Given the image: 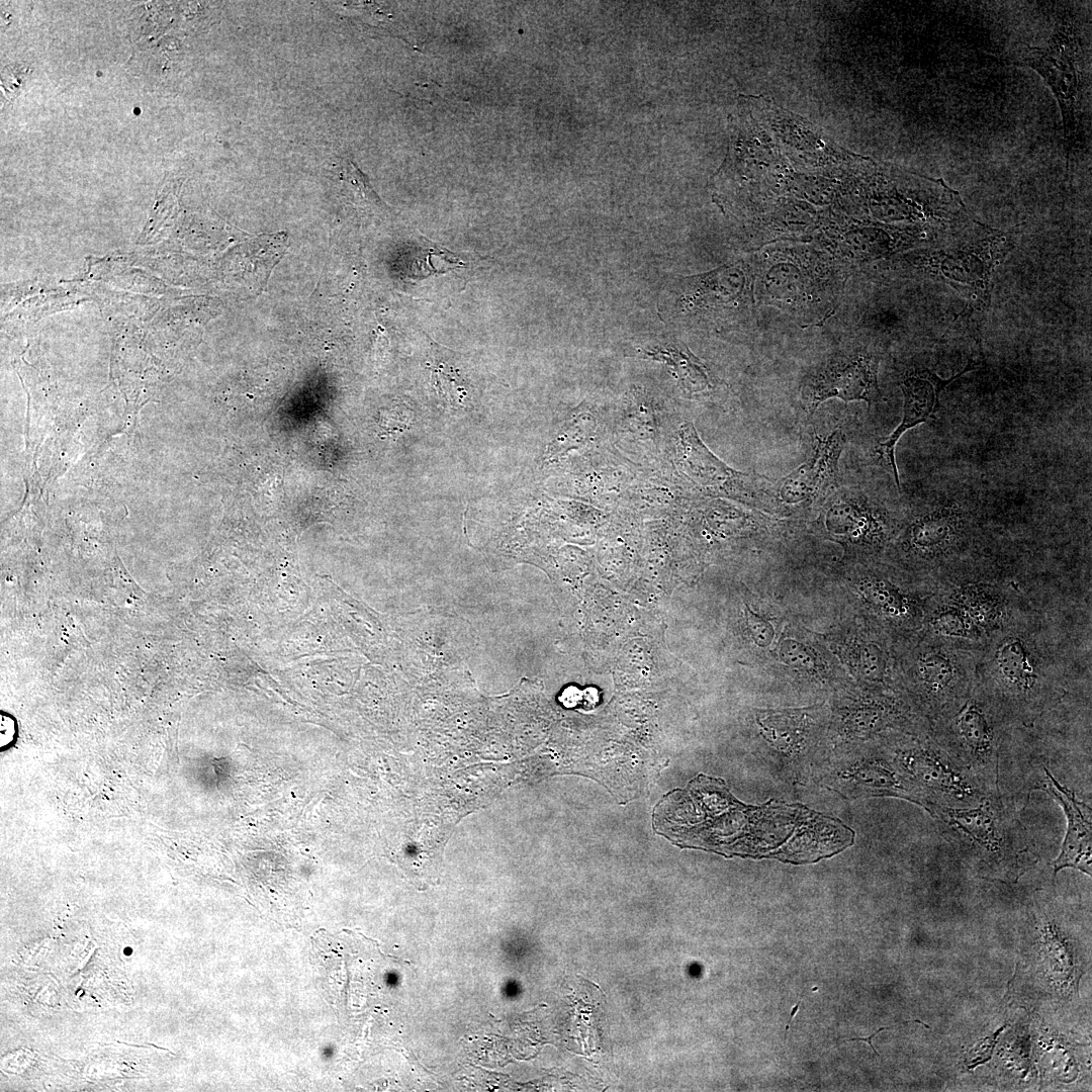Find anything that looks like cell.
<instances>
[{
    "instance_id": "d6986e66",
    "label": "cell",
    "mask_w": 1092,
    "mask_h": 1092,
    "mask_svg": "<svg viewBox=\"0 0 1092 1092\" xmlns=\"http://www.w3.org/2000/svg\"><path fill=\"white\" fill-rule=\"evenodd\" d=\"M858 668L863 677L873 682L884 679L886 660L883 651L875 644L867 643L858 651Z\"/></svg>"
},
{
    "instance_id": "8992f818",
    "label": "cell",
    "mask_w": 1092,
    "mask_h": 1092,
    "mask_svg": "<svg viewBox=\"0 0 1092 1092\" xmlns=\"http://www.w3.org/2000/svg\"><path fill=\"white\" fill-rule=\"evenodd\" d=\"M813 781L846 800L893 797L923 807L883 738L830 753Z\"/></svg>"
},
{
    "instance_id": "e0dca14e",
    "label": "cell",
    "mask_w": 1092,
    "mask_h": 1092,
    "mask_svg": "<svg viewBox=\"0 0 1092 1092\" xmlns=\"http://www.w3.org/2000/svg\"><path fill=\"white\" fill-rule=\"evenodd\" d=\"M597 427L598 422L590 408L585 405L579 406L562 427L556 439L559 446L553 451L562 453L568 449L578 448L588 442L590 443L597 434Z\"/></svg>"
},
{
    "instance_id": "4fadbf2b",
    "label": "cell",
    "mask_w": 1092,
    "mask_h": 1092,
    "mask_svg": "<svg viewBox=\"0 0 1092 1092\" xmlns=\"http://www.w3.org/2000/svg\"><path fill=\"white\" fill-rule=\"evenodd\" d=\"M1038 788L1050 794L1063 808L1067 819L1066 835L1058 857L1054 860L1055 875L1072 868L1091 875L1092 825L1091 809L1073 791L1061 785L1044 767V780Z\"/></svg>"
},
{
    "instance_id": "7a4b0ae2",
    "label": "cell",
    "mask_w": 1092,
    "mask_h": 1092,
    "mask_svg": "<svg viewBox=\"0 0 1092 1092\" xmlns=\"http://www.w3.org/2000/svg\"><path fill=\"white\" fill-rule=\"evenodd\" d=\"M1015 247L1014 235L975 219L944 241L909 253L911 266L965 295L974 309L991 304L995 268Z\"/></svg>"
},
{
    "instance_id": "83f0119b",
    "label": "cell",
    "mask_w": 1092,
    "mask_h": 1092,
    "mask_svg": "<svg viewBox=\"0 0 1092 1092\" xmlns=\"http://www.w3.org/2000/svg\"><path fill=\"white\" fill-rule=\"evenodd\" d=\"M817 989H818L817 987H814V988L812 989V991H816Z\"/></svg>"
},
{
    "instance_id": "ba28073f",
    "label": "cell",
    "mask_w": 1092,
    "mask_h": 1092,
    "mask_svg": "<svg viewBox=\"0 0 1092 1092\" xmlns=\"http://www.w3.org/2000/svg\"><path fill=\"white\" fill-rule=\"evenodd\" d=\"M674 446L679 470L699 490L778 516L775 482L764 475L728 466L703 443L692 423L679 426Z\"/></svg>"
},
{
    "instance_id": "603a6c76",
    "label": "cell",
    "mask_w": 1092,
    "mask_h": 1092,
    "mask_svg": "<svg viewBox=\"0 0 1092 1092\" xmlns=\"http://www.w3.org/2000/svg\"><path fill=\"white\" fill-rule=\"evenodd\" d=\"M748 627L755 642L760 646H767L774 637L772 626L763 618L750 613L748 615Z\"/></svg>"
},
{
    "instance_id": "8fae6325",
    "label": "cell",
    "mask_w": 1092,
    "mask_h": 1092,
    "mask_svg": "<svg viewBox=\"0 0 1092 1092\" xmlns=\"http://www.w3.org/2000/svg\"><path fill=\"white\" fill-rule=\"evenodd\" d=\"M879 357L868 351L837 354L817 365L802 381L801 400L810 419L830 398L864 401L869 407L881 399Z\"/></svg>"
},
{
    "instance_id": "9a60e30c",
    "label": "cell",
    "mask_w": 1092,
    "mask_h": 1092,
    "mask_svg": "<svg viewBox=\"0 0 1092 1092\" xmlns=\"http://www.w3.org/2000/svg\"><path fill=\"white\" fill-rule=\"evenodd\" d=\"M645 354L670 364L690 395L705 397L712 393L715 383L707 367L688 350L654 349Z\"/></svg>"
},
{
    "instance_id": "484cf974",
    "label": "cell",
    "mask_w": 1092,
    "mask_h": 1092,
    "mask_svg": "<svg viewBox=\"0 0 1092 1092\" xmlns=\"http://www.w3.org/2000/svg\"><path fill=\"white\" fill-rule=\"evenodd\" d=\"M799 1005H800V1002H798V1003H797V1004H796V1005H795V1006L793 1007V1009H792V1011H791V1014H790V1018H789V1020H788V1023H787V1025H786V1028H785V1039L787 1038V1032H788V1030H789V1027H790L791 1021H792V1019L794 1018L795 1014L797 1013V1011H798V1009H799Z\"/></svg>"
},
{
    "instance_id": "3957f363",
    "label": "cell",
    "mask_w": 1092,
    "mask_h": 1092,
    "mask_svg": "<svg viewBox=\"0 0 1092 1092\" xmlns=\"http://www.w3.org/2000/svg\"><path fill=\"white\" fill-rule=\"evenodd\" d=\"M1008 718L985 688L930 723L934 740L988 793L999 792V759Z\"/></svg>"
},
{
    "instance_id": "30bf717a",
    "label": "cell",
    "mask_w": 1092,
    "mask_h": 1092,
    "mask_svg": "<svg viewBox=\"0 0 1092 1092\" xmlns=\"http://www.w3.org/2000/svg\"><path fill=\"white\" fill-rule=\"evenodd\" d=\"M848 441L843 424L810 434L806 460L775 483L778 516L803 513L819 506L838 483V465Z\"/></svg>"
},
{
    "instance_id": "5b68a950",
    "label": "cell",
    "mask_w": 1092,
    "mask_h": 1092,
    "mask_svg": "<svg viewBox=\"0 0 1092 1092\" xmlns=\"http://www.w3.org/2000/svg\"><path fill=\"white\" fill-rule=\"evenodd\" d=\"M1081 38L1070 20L1055 23L1040 46L1022 50L1012 63L1033 70L1056 98L1067 164L1079 142L1085 87Z\"/></svg>"
},
{
    "instance_id": "4316f807",
    "label": "cell",
    "mask_w": 1092,
    "mask_h": 1092,
    "mask_svg": "<svg viewBox=\"0 0 1092 1092\" xmlns=\"http://www.w3.org/2000/svg\"><path fill=\"white\" fill-rule=\"evenodd\" d=\"M129 950H130V948L124 949V953H127V954L131 953V951H129Z\"/></svg>"
},
{
    "instance_id": "9c48e42d",
    "label": "cell",
    "mask_w": 1092,
    "mask_h": 1092,
    "mask_svg": "<svg viewBox=\"0 0 1092 1092\" xmlns=\"http://www.w3.org/2000/svg\"><path fill=\"white\" fill-rule=\"evenodd\" d=\"M819 714L813 709L761 710L758 713L756 723L761 751L780 778L795 785L813 781L828 754Z\"/></svg>"
},
{
    "instance_id": "7c38bea8",
    "label": "cell",
    "mask_w": 1092,
    "mask_h": 1092,
    "mask_svg": "<svg viewBox=\"0 0 1092 1092\" xmlns=\"http://www.w3.org/2000/svg\"><path fill=\"white\" fill-rule=\"evenodd\" d=\"M977 367L976 362L971 360L961 372L945 379L928 368L918 366L901 375L900 387L904 398L902 420L887 438L877 440L871 450L873 462L891 473L898 490H901L895 458L898 441L908 430L933 419L939 407L940 393L946 385Z\"/></svg>"
},
{
    "instance_id": "ac0fdd59",
    "label": "cell",
    "mask_w": 1092,
    "mask_h": 1092,
    "mask_svg": "<svg viewBox=\"0 0 1092 1092\" xmlns=\"http://www.w3.org/2000/svg\"><path fill=\"white\" fill-rule=\"evenodd\" d=\"M863 583L869 601L880 611L889 616H902L905 613L907 603L894 586L875 578L867 579Z\"/></svg>"
},
{
    "instance_id": "52a82bcc",
    "label": "cell",
    "mask_w": 1092,
    "mask_h": 1092,
    "mask_svg": "<svg viewBox=\"0 0 1092 1092\" xmlns=\"http://www.w3.org/2000/svg\"><path fill=\"white\" fill-rule=\"evenodd\" d=\"M816 530L843 545L846 554H868L893 537L897 519L876 494L855 484L837 485L819 505Z\"/></svg>"
},
{
    "instance_id": "277c9868",
    "label": "cell",
    "mask_w": 1092,
    "mask_h": 1092,
    "mask_svg": "<svg viewBox=\"0 0 1092 1092\" xmlns=\"http://www.w3.org/2000/svg\"><path fill=\"white\" fill-rule=\"evenodd\" d=\"M906 779L932 806L969 808L989 795L931 736L930 730L899 732L883 737Z\"/></svg>"
},
{
    "instance_id": "6da1fadb",
    "label": "cell",
    "mask_w": 1092,
    "mask_h": 1092,
    "mask_svg": "<svg viewBox=\"0 0 1092 1092\" xmlns=\"http://www.w3.org/2000/svg\"><path fill=\"white\" fill-rule=\"evenodd\" d=\"M927 813L946 841L986 876L1014 882L1037 861L1014 799L1001 791L974 807L932 806Z\"/></svg>"
},
{
    "instance_id": "5bb4252c",
    "label": "cell",
    "mask_w": 1092,
    "mask_h": 1092,
    "mask_svg": "<svg viewBox=\"0 0 1092 1092\" xmlns=\"http://www.w3.org/2000/svg\"><path fill=\"white\" fill-rule=\"evenodd\" d=\"M963 513L953 504H942L914 513L901 536L906 551L931 557L950 547L959 537Z\"/></svg>"
},
{
    "instance_id": "ffe728a7",
    "label": "cell",
    "mask_w": 1092,
    "mask_h": 1092,
    "mask_svg": "<svg viewBox=\"0 0 1092 1092\" xmlns=\"http://www.w3.org/2000/svg\"><path fill=\"white\" fill-rule=\"evenodd\" d=\"M340 166L342 169L341 174L363 196V199L374 204L381 203L379 197L368 183L366 176L354 164L345 160L342 161Z\"/></svg>"
},
{
    "instance_id": "2e32d148",
    "label": "cell",
    "mask_w": 1092,
    "mask_h": 1092,
    "mask_svg": "<svg viewBox=\"0 0 1092 1092\" xmlns=\"http://www.w3.org/2000/svg\"><path fill=\"white\" fill-rule=\"evenodd\" d=\"M932 631L943 638L949 639H975L980 632V626L972 616L962 607H944L934 613L930 622Z\"/></svg>"
},
{
    "instance_id": "44dd1931",
    "label": "cell",
    "mask_w": 1092,
    "mask_h": 1092,
    "mask_svg": "<svg viewBox=\"0 0 1092 1092\" xmlns=\"http://www.w3.org/2000/svg\"><path fill=\"white\" fill-rule=\"evenodd\" d=\"M782 659L793 666L811 668L814 665L812 654L796 641L786 640L781 646Z\"/></svg>"
},
{
    "instance_id": "cb8c5ba5",
    "label": "cell",
    "mask_w": 1092,
    "mask_h": 1092,
    "mask_svg": "<svg viewBox=\"0 0 1092 1092\" xmlns=\"http://www.w3.org/2000/svg\"><path fill=\"white\" fill-rule=\"evenodd\" d=\"M13 722L8 717H1V746L7 745L13 738Z\"/></svg>"
},
{
    "instance_id": "d4e9b609",
    "label": "cell",
    "mask_w": 1092,
    "mask_h": 1092,
    "mask_svg": "<svg viewBox=\"0 0 1092 1092\" xmlns=\"http://www.w3.org/2000/svg\"><path fill=\"white\" fill-rule=\"evenodd\" d=\"M889 1028H890V1027H881V1028H879V1029H878V1030H877L876 1032H874L873 1034H871V1035H870V1036H868V1037H853V1038H850V1039H848V1040H862V1041H866V1042H868V1043L870 1044V1046H871V1048H872V1050H873V1051L875 1052V1054H876L877 1056H879V1053H878V1052L876 1051V1049L874 1048V1045H873V1043H872V1038H873L874 1036H876V1035H877V1034H878V1033H879L880 1031H882V1030H884V1029H889Z\"/></svg>"
},
{
    "instance_id": "7402d4cb",
    "label": "cell",
    "mask_w": 1092,
    "mask_h": 1092,
    "mask_svg": "<svg viewBox=\"0 0 1092 1092\" xmlns=\"http://www.w3.org/2000/svg\"><path fill=\"white\" fill-rule=\"evenodd\" d=\"M1006 1025L996 1030L992 1036H988L979 1041L966 1056V1064L969 1069H974L976 1066L983 1064L991 1059L994 1045L997 1042V1036L1005 1028Z\"/></svg>"
}]
</instances>
